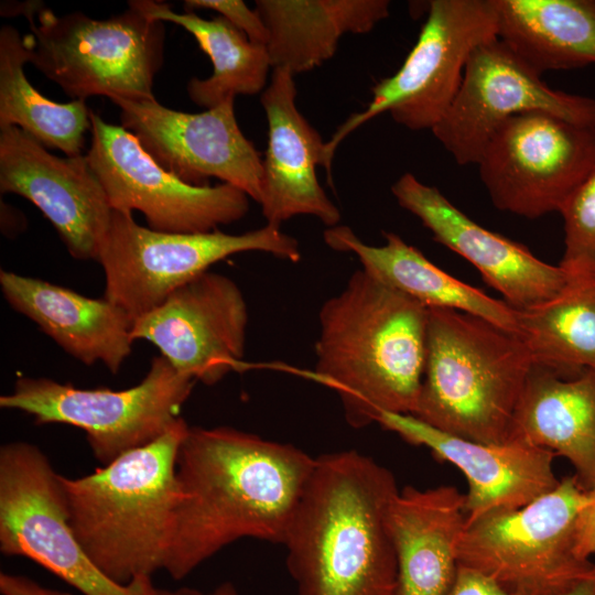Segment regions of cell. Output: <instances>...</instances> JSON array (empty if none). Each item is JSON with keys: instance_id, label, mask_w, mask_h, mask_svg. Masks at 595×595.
<instances>
[{"instance_id": "36", "label": "cell", "mask_w": 595, "mask_h": 595, "mask_svg": "<svg viewBox=\"0 0 595 595\" xmlns=\"http://www.w3.org/2000/svg\"><path fill=\"white\" fill-rule=\"evenodd\" d=\"M551 595H595V569L574 585Z\"/></svg>"}, {"instance_id": "3", "label": "cell", "mask_w": 595, "mask_h": 595, "mask_svg": "<svg viewBox=\"0 0 595 595\" xmlns=\"http://www.w3.org/2000/svg\"><path fill=\"white\" fill-rule=\"evenodd\" d=\"M314 380L335 390L347 423L413 414L422 385L428 307L363 268L318 313Z\"/></svg>"}, {"instance_id": "29", "label": "cell", "mask_w": 595, "mask_h": 595, "mask_svg": "<svg viewBox=\"0 0 595 595\" xmlns=\"http://www.w3.org/2000/svg\"><path fill=\"white\" fill-rule=\"evenodd\" d=\"M29 63L23 35L12 25L0 29V129L18 127L46 149L66 156L83 154L90 131V109L85 101L56 102L44 97L28 80Z\"/></svg>"}, {"instance_id": "6", "label": "cell", "mask_w": 595, "mask_h": 595, "mask_svg": "<svg viewBox=\"0 0 595 595\" xmlns=\"http://www.w3.org/2000/svg\"><path fill=\"white\" fill-rule=\"evenodd\" d=\"M109 19L82 12L56 15L40 1L1 4V15H23L29 63L73 100L154 99L153 82L163 65L164 22L137 9Z\"/></svg>"}, {"instance_id": "18", "label": "cell", "mask_w": 595, "mask_h": 595, "mask_svg": "<svg viewBox=\"0 0 595 595\" xmlns=\"http://www.w3.org/2000/svg\"><path fill=\"white\" fill-rule=\"evenodd\" d=\"M398 204L416 216L435 241L470 262L483 280L517 311L556 295L570 273L537 258L526 246L480 226L439 188L404 173L391 186Z\"/></svg>"}, {"instance_id": "16", "label": "cell", "mask_w": 595, "mask_h": 595, "mask_svg": "<svg viewBox=\"0 0 595 595\" xmlns=\"http://www.w3.org/2000/svg\"><path fill=\"white\" fill-rule=\"evenodd\" d=\"M248 307L230 278L206 271L172 292L156 309L134 320L133 340L153 344L182 375L214 386L242 360Z\"/></svg>"}, {"instance_id": "10", "label": "cell", "mask_w": 595, "mask_h": 595, "mask_svg": "<svg viewBox=\"0 0 595 595\" xmlns=\"http://www.w3.org/2000/svg\"><path fill=\"white\" fill-rule=\"evenodd\" d=\"M494 37V0L431 1L428 18L401 67L378 82L366 108L348 117L325 142L323 167L329 182L340 142L372 118L389 112L410 130H432L453 102L470 54Z\"/></svg>"}, {"instance_id": "24", "label": "cell", "mask_w": 595, "mask_h": 595, "mask_svg": "<svg viewBox=\"0 0 595 595\" xmlns=\"http://www.w3.org/2000/svg\"><path fill=\"white\" fill-rule=\"evenodd\" d=\"M323 238L329 248L355 255L365 271L428 309L465 312L519 334L518 311L505 300L494 299L446 273L394 232H383L382 246L365 244L344 225L327 228Z\"/></svg>"}, {"instance_id": "15", "label": "cell", "mask_w": 595, "mask_h": 595, "mask_svg": "<svg viewBox=\"0 0 595 595\" xmlns=\"http://www.w3.org/2000/svg\"><path fill=\"white\" fill-rule=\"evenodd\" d=\"M111 101L120 109L121 126L163 169L196 186L218 178L259 204L262 158L238 126L235 99L198 113L167 108L155 98Z\"/></svg>"}, {"instance_id": "20", "label": "cell", "mask_w": 595, "mask_h": 595, "mask_svg": "<svg viewBox=\"0 0 595 595\" xmlns=\"http://www.w3.org/2000/svg\"><path fill=\"white\" fill-rule=\"evenodd\" d=\"M294 76L286 68H273L261 94L268 143L259 204L267 224L280 227L294 216L310 215L329 228L338 225L340 212L316 175V166H323L325 142L296 107Z\"/></svg>"}, {"instance_id": "8", "label": "cell", "mask_w": 595, "mask_h": 595, "mask_svg": "<svg viewBox=\"0 0 595 595\" xmlns=\"http://www.w3.org/2000/svg\"><path fill=\"white\" fill-rule=\"evenodd\" d=\"M247 251L293 263L301 259L298 240L270 224L239 235L163 232L141 226L130 212L112 209L97 260L105 273L104 298L137 320L212 264Z\"/></svg>"}, {"instance_id": "33", "label": "cell", "mask_w": 595, "mask_h": 595, "mask_svg": "<svg viewBox=\"0 0 595 595\" xmlns=\"http://www.w3.org/2000/svg\"><path fill=\"white\" fill-rule=\"evenodd\" d=\"M576 551L584 559L595 554V485L587 490V501L577 518Z\"/></svg>"}, {"instance_id": "22", "label": "cell", "mask_w": 595, "mask_h": 595, "mask_svg": "<svg viewBox=\"0 0 595 595\" xmlns=\"http://www.w3.org/2000/svg\"><path fill=\"white\" fill-rule=\"evenodd\" d=\"M387 521L397 556L394 595H446L459 566L465 495L448 485L407 486L392 498Z\"/></svg>"}, {"instance_id": "34", "label": "cell", "mask_w": 595, "mask_h": 595, "mask_svg": "<svg viewBox=\"0 0 595 595\" xmlns=\"http://www.w3.org/2000/svg\"><path fill=\"white\" fill-rule=\"evenodd\" d=\"M0 593L2 595H72L43 586L30 577L4 572L0 574Z\"/></svg>"}, {"instance_id": "23", "label": "cell", "mask_w": 595, "mask_h": 595, "mask_svg": "<svg viewBox=\"0 0 595 595\" xmlns=\"http://www.w3.org/2000/svg\"><path fill=\"white\" fill-rule=\"evenodd\" d=\"M569 459L580 484L595 485V370L562 375L532 364L516 407L508 442Z\"/></svg>"}, {"instance_id": "7", "label": "cell", "mask_w": 595, "mask_h": 595, "mask_svg": "<svg viewBox=\"0 0 595 595\" xmlns=\"http://www.w3.org/2000/svg\"><path fill=\"white\" fill-rule=\"evenodd\" d=\"M586 501L587 490L574 474L523 507L466 521L457 545L458 565L511 591H563L595 569L576 551V522Z\"/></svg>"}, {"instance_id": "9", "label": "cell", "mask_w": 595, "mask_h": 595, "mask_svg": "<svg viewBox=\"0 0 595 595\" xmlns=\"http://www.w3.org/2000/svg\"><path fill=\"white\" fill-rule=\"evenodd\" d=\"M195 382L160 355L151 359L144 378L128 389H82L22 376L10 393L0 397V407L30 414L36 424L60 423L85 431L95 458L104 466L167 432L181 418Z\"/></svg>"}, {"instance_id": "30", "label": "cell", "mask_w": 595, "mask_h": 595, "mask_svg": "<svg viewBox=\"0 0 595 595\" xmlns=\"http://www.w3.org/2000/svg\"><path fill=\"white\" fill-rule=\"evenodd\" d=\"M560 214L564 228L560 266L570 273L595 271V164Z\"/></svg>"}, {"instance_id": "13", "label": "cell", "mask_w": 595, "mask_h": 595, "mask_svg": "<svg viewBox=\"0 0 595 595\" xmlns=\"http://www.w3.org/2000/svg\"><path fill=\"white\" fill-rule=\"evenodd\" d=\"M90 123L86 156L112 209L139 210L149 228L177 234L213 231L248 213L250 197L240 188L187 184L159 165L125 127L93 111Z\"/></svg>"}, {"instance_id": "14", "label": "cell", "mask_w": 595, "mask_h": 595, "mask_svg": "<svg viewBox=\"0 0 595 595\" xmlns=\"http://www.w3.org/2000/svg\"><path fill=\"white\" fill-rule=\"evenodd\" d=\"M501 40L470 54L457 94L434 137L459 165L477 164L496 131L511 117L544 111L595 128V99L553 89Z\"/></svg>"}, {"instance_id": "11", "label": "cell", "mask_w": 595, "mask_h": 595, "mask_svg": "<svg viewBox=\"0 0 595 595\" xmlns=\"http://www.w3.org/2000/svg\"><path fill=\"white\" fill-rule=\"evenodd\" d=\"M0 551L32 560L83 595H150L154 587L152 577L118 584L91 562L72 529L60 474L23 441L0 448Z\"/></svg>"}, {"instance_id": "25", "label": "cell", "mask_w": 595, "mask_h": 595, "mask_svg": "<svg viewBox=\"0 0 595 595\" xmlns=\"http://www.w3.org/2000/svg\"><path fill=\"white\" fill-rule=\"evenodd\" d=\"M388 0H257L273 68L293 75L332 58L344 34H365L389 15Z\"/></svg>"}, {"instance_id": "32", "label": "cell", "mask_w": 595, "mask_h": 595, "mask_svg": "<svg viewBox=\"0 0 595 595\" xmlns=\"http://www.w3.org/2000/svg\"><path fill=\"white\" fill-rule=\"evenodd\" d=\"M446 595H532L524 591H511L489 576L466 567L458 566L456 577Z\"/></svg>"}, {"instance_id": "4", "label": "cell", "mask_w": 595, "mask_h": 595, "mask_svg": "<svg viewBox=\"0 0 595 595\" xmlns=\"http://www.w3.org/2000/svg\"><path fill=\"white\" fill-rule=\"evenodd\" d=\"M183 418L155 441L78 478L60 475L76 539L110 580L127 585L164 570L181 500Z\"/></svg>"}, {"instance_id": "27", "label": "cell", "mask_w": 595, "mask_h": 595, "mask_svg": "<svg viewBox=\"0 0 595 595\" xmlns=\"http://www.w3.org/2000/svg\"><path fill=\"white\" fill-rule=\"evenodd\" d=\"M128 6L152 20L172 22L193 35L213 64V74L187 84L191 100L215 108L238 95H256L266 88L271 65L266 45L251 42L223 17L204 19L195 12H175L162 1L131 0Z\"/></svg>"}, {"instance_id": "28", "label": "cell", "mask_w": 595, "mask_h": 595, "mask_svg": "<svg viewBox=\"0 0 595 595\" xmlns=\"http://www.w3.org/2000/svg\"><path fill=\"white\" fill-rule=\"evenodd\" d=\"M518 332L533 364L562 375L595 370V271L570 273L556 295L518 311Z\"/></svg>"}, {"instance_id": "19", "label": "cell", "mask_w": 595, "mask_h": 595, "mask_svg": "<svg viewBox=\"0 0 595 595\" xmlns=\"http://www.w3.org/2000/svg\"><path fill=\"white\" fill-rule=\"evenodd\" d=\"M377 423L461 469L468 483L466 521L490 511L523 507L560 483L553 470L556 455L544 448L511 441L489 444L462 439L411 414L386 412Z\"/></svg>"}, {"instance_id": "17", "label": "cell", "mask_w": 595, "mask_h": 595, "mask_svg": "<svg viewBox=\"0 0 595 595\" xmlns=\"http://www.w3.org/2000/svg\"><path fill=\"white\" fill-rule=\"evenodd\" d=\"M0 191L35 205L73 258L98 260L112 208L86 154L56 156L22 129L2 128Z\"/></svg>"}, {"instance_id": "35", "label": "cell", "mask_w": 595, "mask_h": 595, "mask_svg": "<svg viewBox=\"0 0 595 595\" xmlns=\"http://www.w3.org/2000/svg\"><path fill=\"white\" fill-rule=\"evenodd\" d=\"M150 595H241L236 586L230 582H225L214 588L212 592L205 594L197 589L193 588H177V589H166L153 587Z\"/></svg>"}, {"instance_id": "1", "label": "cell", "mask_w": 595, "mask_h": 595, "mask_svg": "<svg viewBox=\"0 0 595 595\" xmlns=\"http://www.w3.org/2000/svg\"><path fill=\"white\" fill-rule=\"evenodd\" d=\"M316 457L230 426H190L176 473L181 500L164 571L190 575L230 543L283 544Z\"/></svg>"}, {"instance_id": "26", "label": "cell", "mask_w": 595, "mask_h": 595, "mask_svg": "<svg viewBox=\"0 0 595 595\" xmlns=\"http://www.w3.org/2000/svg\"><path fill=\"white\" fill-rule=\"evenodd\" d=\"M497 37L529 67L595 64V0H494Z\"/></svg>"}, {"instance_id": "12", "label": "cell", "mask_w": 595, "mask_h": 595, "mask_svg": "<svg viewBox=\"0 0 595 595\" xmlns=\"http://www.w3.org/2000/svg\"><path fill=\"white\" fill-rule=\"evenodd\" d=\"M595 164V128L544 111L508 119L477 165L496 208L526 218L558 212Z\"/></svg>"}, {"instance_id": "21", "label": "cell", "mask_w": 595, "mask_h": 595, "mask_svg": "<svg viewBox=\"0 0 595 595\" xmlns=\"http://www.w3.org/2000/svg\"><path fill=\"white\" fill-rule=\"evenodd\" d=\"M9 305L80 363L117 374L132 350L134 320L106 298L93 299L42 279L1 270Z\"/></svg>"}, {"instance_id": "31", "label": "cell", "mask_w": 595, "mask_h": 595, "mask_svg": "<svg viewBox=\"0 0 595 595\" xmlns=\"http://www.w3.org/2000/svg\"><path fill=\"white\" fill-rule=\"evenodd\" d=\"M185 12L195 10H212L220 14L247 37L256 43L266 45L269 40L268 29L256 10H251L240 0H185Z\"/></svg>"}, {"instance_id": "2", "label": "cell", "mask_w": 595, "mask_h": 595, "mask_svg": "<svg viewBox=\"0 0 595 595\" xmlns=\"http://www.w3.org/2000/svg\"><path fill=\"white\" fill-rule=\"evenodd\" d=\"M394 475L355 450L316 457L283 542L296 595H394Z\"/></svg>"}, {"instance_id": "5", "label": "cell", "mask_w": 595, "mask_h": 595, "mask_svg": "<svg viewBox=\"0 0 595 595\" xmlns=\"http://www.w3.org/2000/svg\"><path fill=\"white\" fill-rule=\"evenodd\" d=\"M532 364L519 334L465 312L428 309L424 374L412 415L454 436L506 443Z\"/></svg>"}]
</instances>
